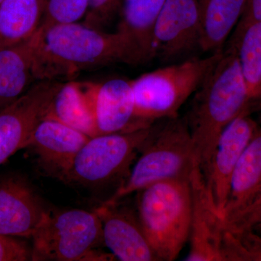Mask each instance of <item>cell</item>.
<instances>
[{"mask_svg":"<svg viewBox=\"0 0 261 261\" xmlns=\"http://www.w3.org/2000/svg\"><path fill=\"white\" fill-rule=\"evenodd\" d=\"M34 39L33 68L39 82L69 78L112 63L132 65L128 47L118 32H104L84 23L40 27Z\"/></svg>","mask_w":261,"mask_h":261,"instance_id":"obj_1","label":"cell"},{"mask_svg":"<svg viewBox=\"0 0 261 261\" xmlns=\"http://www.w3.org/2000/svg\"><path fill=\"white\" fill-rule=\"evenodd\" d=\"M192 95L185 119L193 141L196 162L203 169L222 130L251 100L233 48L223 53Z\"/></svg>","mask_w":261,"mask_h":261,"instance_id":"obj_2","label":"cell"},{"mask_svg":"<svg viewBox=\"0 0 261 261\" xmlns=\"http://www.w3.org/2000/svg\"><path fill=\"white\" fill-rule=\"evenodd\" d=\"M129 174L102 205H113L157 182L190 178L196 162L193 141L185 118L163 120L142 148Z\"/></svg>","mask_w":261,"mask_h":261,"instance_id":"obj_3","label":"cell"},{"mask_svg":"<svg viewBox=\"0 0 261 261\" xmlns=\"http://www.w3.org/2000/svg\"><path fill=\"white\" fill-rule=\"evenodd\" d=\"M140 224L160 261L176 260L190 236V178L157 182L139 191Z\"/></svg>","mask_w":261,"mask_h":261,"instance_id":"obj_4","label":"cell"},{"mask_svg":"<svg viewBox=\"0 0 261 261\" xmlns=\"http://www.w3.org/2000/svg\"><path fill=\"white\" fill-rule=\"evenodd\" d=\"M216 51L205 58H192L144 73L132 82L135 117L144 127L178 116L181 106L195 93L222 56Z\"/></svg>","mask_w":261,"mask_h":261,"instance_id":"obj_5","label":"cell"},{"mask_svg":"<svg viewBox=\"0 0 261 261\" xmlns=\"http://www.w3.org/2000/svg\"><path fill=\"white\" fill-rule=\"evenodd\" d=\"M32 238V260L116 259L112 253L94 250L103 242L102 221L96 211L81 209L48 211Z\"/></svg>","mask_w":261,"mask_h":261,"instance_id":"obj_6","label":"cell"},{"mask_svg":"<svg viewBox=\"0 0 261 261\" xmlns=\"http://www.w3.org/2000/svg\"><path fill=\"white\" fill-rule=\"evenodd\" d=\"M156 125L91 137L62 173L81 185H102L112 181L124 174L153 134Z\"/></svg>","mask_w":261,"mask_h":261,"instance_id":"obj_7","label":"cell"},{"mask_svg":"<svg viewBox=\"0 0 261 261\" xmlns=\"http://www.w3.org/2000/svg\"><path fill=\"white\" fill-rule=\"evenodd\" d=\"M63 84L39 81L23 95L0 111V165L19 149L27 147L34 128L47 116Z\"/></svg>","mask_w":261,"mask_h":261,"instance_id":"obj_8","label":"cell"},{"mask_svg":"<svg viewBox=\"0 0 261 261\" xmlns=\"http://www.w3.org/2000/svg\"><path fill=\"white\" fill-rule=\"evenodd\" d=\"M192 216L190 250L184 260L224 261L223 243L226 222L218 210L199 165L190 176Z\"/></svg>","mask_w":261,"mask_h":261,"instance_id":"obj_9","label":"cell"},{"mask_svg":"<svg viewBox=\"0 0 261 261\" xmlns=\"http://www.w3.org/2000/svg\"><path fill=\"white\" fill-rule=\"evenodd\" d=\"M200 11L201 0L165 1L154 29V58L172 63L199 47Z\"/></svg>","mask_w":261,"mask_h":261,"instance_id":"obj_10","label":"cell"},{"mask_svg":"<svg viewBox=\"0 0 261 261\" xmlns=\"http://www.w3.org/2000/svg\"><path fill=\"white\" fill-rule=\"evenodd\" d=\"M257 129L246 108L225 127L210 161L201 169L218 210L224 217L233 171Z\"/></svg>","mask_w":261,"mask_h":261,"instance_id":"obj_11","label":"cell"},{"mask_svg":"<svg viewBox=\"0 0 261 261\" xmlns=\"http://www.w3.org/2000/svg\"><path fill=\"white\" fill-rule=\"evenodd\" d=\"M102 225L103 243L122 261H160L140 224L138 215L119 202L95 211Z\"/></svg>","mask_w":261,"mask_h":261,"instance_id":"obj_12","label":"cell"},{"mask_svg":"<svg viewBox=\"0 0 261 261\" xmlns=\"http://www.w3.org/2000/svg\"><path fill=\"white\" fill-rule=\"evenodd\" d=\"M48 211L39 196L23 178L0 181V233L32 238Z\"/></svg>","mask_w":261,"mask_h":261,"instance_id":"obj_13","label":"cell"},{"mask_svg":"<svg viewBox=\"0 0 261 261\" xmlns=\"http://www.w3.org/2000/svg\"><path fill=\"white\" fill-rule=\"evenodd\" d=\"M94 108L98 135L145 128L135 117L130 81L116 78L95 84Z\"/></svg>","mask_w":261,"mask_h":261,"instance_id":"obj_14","label":"cell"},{"mask_svg":"<svg viewBox=\"0 0 261 261\" xmlns=\"http://www.w3.org/2000/svg\"><path fill=\"white\" fill-rule=\"evenodd\" d=\"M166 0H123L121 20L116 32L129 51L132 65L144 64L154 58L153 33Z\"/></svg>","mask_w":261,"mask_h":261,"instance_id":"obj_15","label":"cell"},{"mask_svg":"<svg viewBox=\"0 0 261 261\" xmlns=\"http://www.w3.org/2000/svg\"><path fill=\"white\" fill-rule=\"evenodd\" d=\"M54 118H43L34 128L25 148H32L46 164L63 171L90 139Z\"/></svg>","mask_w":261,"mask_h":261,"instance_id":"obj_16","label":"cell"},{"mask_svg":"<svg viewBox=\"0 0 261 261\" xmlns=\"http://www.w3.org/2000/svg\"><path fill=\"white\" fill-rule=\"evenodd\" d=\"M95 84H63L51 101L47 116L89 137L98 135L94 108Z\"/></svg>","mask_w":261,"mask_h":261,"instance_id":"obj_17","label":"cell"},{"mask_svg":"<svg viewBox=\"0 0 261 261\" xmlns=\"http://www.w3.org/2000/svg\"><path fill=\"white\" fill-rule=\"evenodd\" d=\"M34 35L14 45L0 47V111L15 102L37 82L33 68Z\"/></svg>","mask_w":261,"mask_h":261,"instance_id":"obj_18","label":"cell"},{"mask_svg":"<svg viewBox=\"0 0 261 261\" xmlns=\"http://www.w3.org/2000/svg\"><path fill=\"white\" fill-rule=\"evenodd\" d=\"M261 183V128H257L233 171L225 209L226 221L246 208Z\"/></svg>","mask_w":261,"mask_h":261,"instance_id":"obj_19","label":"cell"},{"mask_svg":"<svg viewBox=\"0 0 261 261\" xmlns=\"http://www.w3.org/2000/svg\"><path fill=\"white\" fill-rule=\"evenodd\" d=\"M247 0H201L199 47L221 51L230 32L245 10Z\"/></svg>","mask_w":261,"mask_h":261,"instance_id":"obj_20","label":"cell"},{"mask_svg":"<svg viewBox=\"0 0 261 261\" xmlns=\"http://www.w3.org/2000/svg\"><path fill=\"white\" fill-rule=\"evenodd\" d=\"M44 0H4L0 4V47L32 37L42 23Z\"/></svg>","mask_w":261,"mask_h":261,"instance_id":"obj_21","label":"cell"},{"mask_svg":"<svg viewBox=\"0 0 261 261\" xmlns=\"http://www.w3.org/2000/svg\"><path fill=\"white\" fill-rule=\"evenodd\" d=\"M236 51L237 57L250 99L258 94L261 84V21H255L244 27Z\"/></svg>","mask_w":261,"mask_h":261,"instance_id":"obj_22","label":"cell"},{"mask_svg":"<svg viewBox=\"0 0 261 261\" xmlns=\"http://www.w3.org/2000/svg\"><path fill=\"white\" fill-rule=\"evenodd\" d=\"M223 254L224 261H261V235L251 229L227 226Z\"/></svg>","mask_w":261,"mask_h":261,"instance_id":"obj_23","label":"cell"},{"mask_svg":"<svg viewBox=\"0 0 261 261\" xmlns=\"http://www.w3.org/2000/svg\"><path fill=\"white\" fill-rule=\"evenodd\" d=\"M88 0H44L40 27L75 23L85 17Z\"/></svg>","mask_w":261,"mask_h":261,"instance_id":"obj_24","label":"cell"},{"mask_svg":"<svg viewBox=\"0 0 261 261\" xmlns=\"http://www.w3.org/2000/svg\"><path fill=\"white\" fill-rule=\"evenodd\" d=\"M123 0H88V10L84 23L100 29L120 11Z\"/></svg>","mask_w":261,"mask_h":261,"instance_id":"obj_25","label":"cell"},{"mask_svg":"<svg viewBox=\"0 0 261 261\" xmlns=\"http://www.w3.org/2000/svg\"><path fill=\"white\" fill-rule=\"evenodd\" d=\"M32 260V250L15 237L0 233V261Z\"/></svg>","mask_w":261,"mask_h":261,"instance_id":"obj_26","label":"cell"},{"mask_svg":"<svg viewBox=\"0 0 261 261\" xmlns=\"http://www.w3.org/2000/svg\"><path fill=\"white\" fill-rule=\"evenodd\" d=\"M226 224L238 229H251L261 235V207L226 222Z\"/></svg>","mask_w":261,"mask_h":261,"instance_id":"obj_27","label":"cell"},{"mask_svg":"<svg viewBox=\"0 0 261 261\" xmlns=\"http://www.w3.org/2000/svg\"><path fill=\"white\" fill-rule=\"evenodd\" d=\"M245 8L247 19L245 27L252 22L261 21V0H247Z\"/></svg>","mask_w":261,"mask_h":261,"instance_id":"obj_28","label":"cell"},{"mask_svg":"<svg viewBox=\"0 0 261 261\" xmlns=\"http://www.w3.org/2000/svg\"><path fill=\"white\" fill-rule=\"evenodd\" d=\"M261 207V183L260 187H259L258 190L255 194V197H254L253 200L250 202V205L247 206L246 208L244 209L241 213H240L238 216H235L233 219L230 220V221H226V222H230V221H233L237 218L240 217V216H243L244 214H246L247 213L251 212L254 210H256L257 208Z\"/></svg>","mask_w":261,"mask_h":261,"instance_id":"obj_29","label":"cell"},{"mask_svg":"<svg viewBox=\"0 0 261 261\" xmlns=\"http://www.w3.org/2000/svg\"><path fill=\"white\" fill-rule=\"evenodd\" d=\"M257 97H261V84H260V90H259L258 94H257Z\"/></svg>","mask_w":261,"mask_h":261,"instance_id":"obj_30","label":"cell"},{"mask_svg":"<svg viewBox=\"0 0 261 261\" xmlns=\"http://www.w3.org/2000/svg\"><path fill=\"white\" fill-rule=\"evenodd\" d=\"M4 1V0H0V4H1Z\"/></svg>","mask_w":261,"mask_h":261,"instance_id":"obj_31","label":"cell"}]
</instances>
